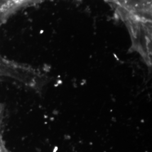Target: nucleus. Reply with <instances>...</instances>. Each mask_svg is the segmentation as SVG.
Returning <instances> with one entry per match:
<instances>
[{
	"instance_id": "f257e3e1",
	"label": "nucleus",
	"mask_w": 152,
	"mask_h": 152,
	"mask_svg": "<svg viewBox=\"0 0 152 152\" xmlns=\"http://www.w3.org/2000/svg\"><path fill=\"white\" fill-rule=\"evenodd\" d=\"M3 112H4V109L2 105L0 104V152H10L8 150V149L6 148L5 144V141L3 140L2 136L1 134V126L2 124V120L3 118Z\"/></svg>"
}]
</instances>
